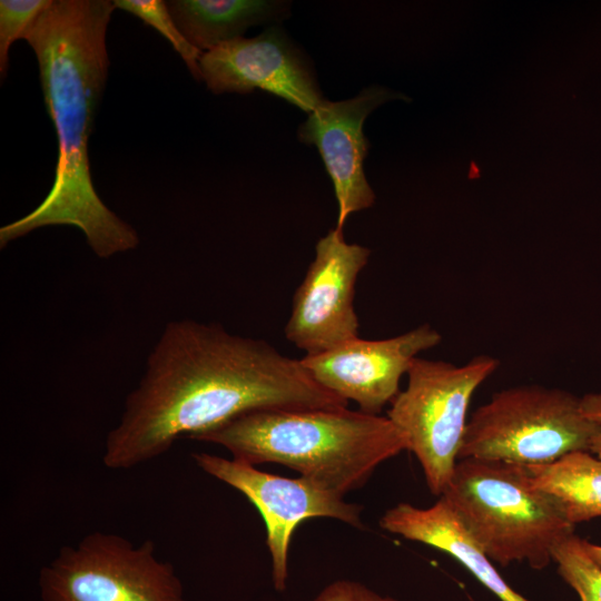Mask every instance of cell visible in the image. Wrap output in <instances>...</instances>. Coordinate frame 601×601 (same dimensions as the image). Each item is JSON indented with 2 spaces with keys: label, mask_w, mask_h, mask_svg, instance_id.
Listing matches in <instances>:
<instances>
[{
  "label": "cell",
  "mask_w": 601,
  "mask_h": 601,
  "mask_svg": "<svg viewBox=\"0 0 601 601\" xmlns=\"http://www.w3.org/2000/svg\"><path fill=\"white\" fill-rule=\"evenodd\" d=\"M440 496L501 566L526 562L542 570L554 545L574 533L555 501L528 482L520 464L461 459Z\"/></svg>",
  "instance_id": "277c9868"
},
{
  "label": "cell",
  "mask_w": 601,
  "mask_h": 601,
  "mask_svg": "<svg viewBox=\"0 0 601 601\" xmlns=\"http://www.w3.org/2000/svg\"><path fill=\"white\" fill-rule=\"evenodd\" d=\"M380 526L450 554L501 601H530L504 581L484 549L442 496L424 509L398 503L382 515Z\"/></svg>",
  "instance_id": "4fadbf2b"
},
{
  "label": "cell",
  "mask_w": 601,
  "mask_h": 601,
  "mask_svg": "<svg viewBox=\"0 0 601 601\" xmlns=\"http://www.w3.org/2000/svg\"><path fill=\"white\" fill-rule=\"evenodd\" d=\"M499 364L485 354L460 366L416 357L406 388L391 403L387 417L404 435L434 495H442L459 461L472 395Z\"/></svg>",
  "instance_id": "8992f818"
},
{
  "label": "cell",
  "mask_w": 601,
  "mask_h": 601,
  "mask_svg": "<svg viewBox=\"0 0 601 601\" xmlns=\"http://www.w3.org/2000/svg\"><path fill=\"white\" fill-rule=\"evenodd\" d=\"M193 457L204 472L243 493L259 511L266 525L272 580L277 591L286 589L292 536L304 520L331 518L363 528V506L346 502L344 496L302 476L285 477L263 472L243 461L203 452L193 454Z\"/></svg>",
  "instance_id": "ba28073f"
},
{
  "label": "cell",
  "mask_w": 601,
  "mask_h": 601,
  "mask_svg": "<svg viewBox=\"0 0 601 601\" xmlns=\"http://www.w3.org/2000/svg\"><path fill=\"white\" fill-rule=\"evenodd\" d=\"M191 439L220 445L252 465H285L341 496L407 450L387 416L347 407L253 411Z\"/></svg>",
  "instance_id": "3957f363"
},
{
  "label": "cell",
  "mask_w": 601,
  "mask_h": 601,
  "mask_svg": "<svg viewBox=\"0 0 601 601\" xmlns=\"http://www.w3.org/2000/svg\"><path fill=\"white\" fill-rule=\"evenodd\" d=\"M521 466L528 482L552 497L571 524L601 516V459L590 451H573L546 464Z\"/></svg>",
  "instance_id": "9a60e30c"
},
{
  "label": "cell",
  "mask_w": 601,
  "mask_h": 601,
  "mask_svg": "<svg viewBox=\"0 0 601 601\" xmlns=\"http://www.w3.org/2000/svg\"><path fill=\"white\" fill-rule=\"evenodd\" d=\"M51 0L0 1V73L4 78L11 45L23 38Z\"/></svg>",
  "instance_id": "ac0fdd59"
},
{
  "label": "cell",
  "mask_w": 601,
  "mask_h": 601,
  "mask_svg": "<svg viewBox=\"0 0 601 601\" xmlns=\"http://www.w3.org/2000/svg\"><path fill=\"white\" fill-rule=\"evenodd\" d=\"M313 601H396L383 595L357 581L341 579L321 590Z\"/></svg>",
  "instance_id": "d6986e66"
},
{
  "label": "cell",
  "mask_w": 601,
  "mask_h": 601,
  "mask_svg": "<svg viewBox=\"0 0 601 601\" xmlns=\"http://www.w3.org/2000/svg\"><path fill=\"white\" fill-rule=\"evenodd\" d=\"M581 411L587 418L601 424V393L581 397Z\"/></svg>",
  "instance_id": "ffe728a7"
},
{
  "label": "cell",
  "mask_w": 601,
  "mask_h": 601,
  "mask_svg": "<svg viewBox=\"0 0 601 601\" xmlns=\"http://www.w3.org/2000/svg\"><path fill=\"white\" fill-rule=\"evenodd\" d=\"M583 545L590 558L601 568V545L583 540Z\"/></svg>",
  "instance_id": "44dd1931"
},
{
  "label": "cell",
  "mask_w": 601,
  "mask_h": 601,
  "mask_svg": "<svg viewBox=\"0 0 601 601\" xmlns=\"http://www.w3.org/2000/svg\"><path fill=\"white\" fill-rule=\"evenodd\" d=\"M295 359L264 339L221 325L170 322L150 352L145 374L108 433L102 462L127 470L253 411L347 407Z\"/></svg>",
  "instance_id": "6da1fadb"
},
{
  "label": "cell",
  "mask_w": 601,
  "mask_h": 601,
  "mask_svg": "<svg viewBox=\"0 0 601 601\" xmlns=\"http://www.w3.org/2000/svg\"><path fill=\"white\" fill-rule=\"evenodd\" d=\"M370 255L368 248L347 243L337 227L317 242L285 326L286 338L305 355H318L358 337L355 284Z\"/></svg>",
  "instance_id": "9c48e42d"
},
{
  "label": "cell",
  "mask_w": 601,
  "mask_h": 601,
  "mask_svg": "<svg viewBox=\"0 0 601 601\" xmlns=\"http://www.w3.org/2000/svg\"><path fill=\"white\" fill-rule=\"evenodd\" d=\"M590 452L601 459V431L592 439Z\"/></svg>",
  "instance_id": "7402d4cb"
},
{
  "label": "cell",
  "mask_w": 601,
  "mask_h": 601,
  "mask_svg": "<svg viewBox=\"0 0 601 601\" xmlns=\"http://www.w3.org/2000/svg\"><path fill=\"white\" fill-rule=\"evenodd\" d=\"M42 601H186L175 568L160 560L155 544L140 545L105 532H91L63 546L40 570Z\"/></svg>",
  "instance_id": "52a82bcc"
},
{
  "label": "cell",
  "mask_w": 601,
  "mask_h": 601,
  "mask_svg": "<svg viewBox=\"0 0 601 601\" xmlns=\"http://www.w3.org/2000/svg\"><path fill=\"white\" fill-rule=\"evenodd\" d=\"M198 66L200 80L215 95L262 89L308 114L325 100L307 60L275 27L204 52Z\"/></svg>",
  "instance_id": "8fae6325"
},
{
  "label": "cell",
  "mask_w": 601,
  "mask_h": 601,
  "mask_svg": "<svg viewBox=\"0 0 601 601\" xmlns=\"http://www.w3.org/2000/svg\"><path fill=\"white\" fill-rule=\"evenodd\" d=\"M552 561L581 601H601V568L587 553L583 539L572 533L560 540L552 550Z\"/></svg>",
  "instance_id": "2e32d148"
},
{
  "label": "cell",
  "mask_w": 601,
  "mask_h": 601,
  "mask_svg": "<svg viewBox=\"0 0 601 601\" xmlns=\"http://www.w3.org/2000/svg\"><path fill=\"white\" fill-rule=\"evenodd\" d=\"M397 98L410 100L401 92L370 86L352 99L322 101L298 128V139L317 147L333 181L338 204L337 228L343 229L351 214L375 201L363 168L370 148L363 125L375 108Z\"/></svg>",
  "instance_id": "7c38bea8"
},
{
  "label": "cell",
  "mask_w": 601,
  "mask_h": 601,
  "mask_svg": "<svg viewBox=\"0 0 601 601\" xmlns=\"http://www.w3.org/2000/svg\"><path fill=\"white\" fill-rule=\"evenodd\" d=\"M601 424L587 418L581 398L560 388H504L467 421L459 460L546 464L573 451H590Z\"/></svg>",
  "instance_id": "5b68a950"
},
{
  "label": "cell",
  "mask_w": 601,
  "mask_h": 601,
  "mask_svg": "<svg viewBox=\"0 0 601 601\" xmlns=\"http://www.w3.org/2000/svg\"><path fill=\"white\" fill-rule=\"evenodd\" d=\"M441 334L423 324L401 335L368 341L354 338L300 363L323 387L354 401L359 411L378 415L400 393V381L417 355L441 342Z\"/></svg>",
  "instance_id": "30bf717a"
},
{
  "label": "cell",
  "mask_w": 601,
  "mask_h": 601,
  "mask_svg": "<svg viewBox=\"0 0 601 601\" xmlns=\"http://www.w3.org/2000/svg\"><path fill=\"white\" fill-rule=\"evenodd\" d=\"M168 9L185 38L203 52L242 38L252 26L280 14L284 3L266 0H170Z\"/></svg>",
  "instance_id": "5bb4252c"
},
{
  "label": "cell",
  "mask_w": 601,
  "mask_h": 601,
  "mask_svg": "<svg viewBox=\"0 0 601 601\" xmlns=\"http://www.w3.org/2000/svg\"><path fill=\"white\" fill-rule=\"evenodd\" d=\"M115 8L139 18L145 24L158 30L179 53L194 78L200 80L199 59L204 53L181 33L166 1L162 0H114Z\"/></svg>",
  "instance_id": "e0dca14e"
},
{
  "label": "cell",
  "mask_w": 601,
  "mask_h": 601,
  "mask_svg": "<svg viewBox=\"0 0 601 601\" xmlns=\"http://www.w3.org/2000/svg\"><path fill=\"white\" fill-rule=\"evenodd\" d=\"M109 0H51L23 39L36 53L45 105L58 139L51 189L32 211L0 228V246L45 226L80 229L100 258L134 249L137 231L93 187L88 140L108 76Z\"/></svg>",
  "instance_id": "7a4b0ae2"
}]
</instances>
